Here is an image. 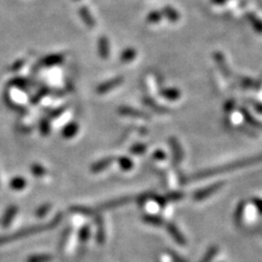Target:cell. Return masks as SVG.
Here are the masks:
<instances>
[{
	"label": "cell",
	"mask_w": 262,
	"mask_h": 262,
	"mask_svg": "<svg viewBox=\"0 0 262 262\" xmlns=\"http://www.w3.org/2000/svg\"><path fill=\"white\" fill-rule=\"evenodd\" d=\"M259 162H262V154L256 155V157H252V158L245 159V160H242V161L233 162V163L224 165L223 167H217V169H212V170H208V171H203L201 173H198L196 176L191 177V179H202V178L214 176V175L221 174V173H224V172H230V171H235V170L243 169V167H247V166L252 165V164L259 163Z\"/></svg>",
	"instance_id": "cell-1"
},
{
	"label": "cell",
	"mask_w": 262,
	"mask_h": 262,
	"mask_svg": "<svg viewBox=\"0 0 262 262\" xmlns=\"http://www.w3.org/2000/svg\"><path fill=\"white\" fill-rule=\"evenodd\" d=\"M61 217H63V215L58 214L57 216L55 217L54 221H52L51 223H48V224L27 227V228H24V230H21L19 232L12 234V235H7V236L0 237V246H1V245H3V244H5V243H8V242H13V241H16V239L31 236V235H33V234L40 233V232L46 231V230H51V228H54L56 225L58 224V223L61 220Z\"/></svg>",
	"instance_id": "cell-2"
},
{
	"label": "cell",
	"mask_w": 262,
	"mask_h": 262,
	"mask_svg": "<svg viewBox=\"0 0 262 262\" xmlns=\"http://www.w3.org/2000/svg\"><path fill=\"white\" fill-rule=\"evenodd\" d=\"M124 82V79H122L121 77H117L114 78V79H110L108 81H105L103 82L102 85H99L96 88V93L97 94H105V93H108L111 90H114L115 87H117L118 86H120L121 83Z\"/></svg>",
	"instance_id": "cell-3"
},
{
	"label": "cell",
	"mask_w": 262,
	"mask_h": 262,
	"mask_svg": "<svg viewBox=\"0 0 262 262\" xmlns=\"http://www.w3.org/2000/svg\"><path fill=\"white\" fill-rule=\"evenodd\" d=\"M222 186H223V182H216L214 183V185L201 189V190H198L196 193L193 194V199L197 200V201H200V200L208 198L209 196H211V194H213L214 192L219 190V189H221Z\"/></svg>",
	"instance_id": "cell-4"
},
{
	"label": "cell",
	"mask_w": 262,
	"mask_h": 262,
	"mask_svg": "<svg viewBox=\"0 0 262 262\" xmlns=\"http://www.w3.org/2000/svg\"><path fill=\"white\" fill-rule=\"evenodd\" d=\"M18 213V208L15 207V205H10V207L5 210V212L2 215V219H1V226L2 227H8L10 226L11 223H12L14 216Z\"/></svg>",
	"instance_id": "cell-5"
},
{
	"label": "cell",
	"mask_w": 262,
	"mask_h": 262,
	"mask_svg": "<svg viewBox=\"0 0 262 262\" xmlns=\"http://www.w3.org/2000/svg\"><path fill=\"white\" fill-rule=\"evenodd\" d=\"M130 201H131V197H122V198L111 200V201L101 204L99 205V209L101 210H109V209H113V208L120 207V205H125L127 203H129Z\"/></svg>",
	"instance_id": "cell-6"
},
{
	"label": "cell",
	"mask_w": 262,
	"mask_h": 262,
	"mask_svg": "<svg viewBox=\"0 0 262 262\" xmlns=\"http://www.w3.org/2000/svg\"><path fill=\"white\" fill-rule=\"evenodd\" d=\"M64 61V55L61 54H53L48 55L45 58L41 60V66L43 67H53L56 65H59Z\"/></svg>",
	"instance_id": "cell-7"
},
{
	"label": "cell",
	"mask_w": 262,
	"mask_h": 262,
	"mask_svg": "<svg viewBox=\"0 0 262 262\" xmlns=\"http://www.w3.org/2000/svg\"><path fill=\"white\" fill-rule=\"evenodd\" d=\"M119 113L120 115L128 116V117H135V118H146V119L150 118V116L147 115L146 113H143V111H140V110L131 108V107H127V106H122V107H120Z\"/></svg>",
	"instance_id": "cell-8"
},
{
	"label": "cell",
	"mask_w": 262,
	"mask_h": 262,
	"mask_svg": "<svg viewBox=\"0 0 262 262\" xmlns=\"http://www.w3.org/2000/svg\"><path fill=\"white\" fill-rule=\"evenodd\" d=\"M166 227H167V231H169V233L172 235V237L174 238V241L178 245H180V246H185L186 239L181 235V233L178 231V228L174 224H172V223H169V224L166 225Z\"/></svg>",
	"instance_id": "cell-9"
},
{
	"label": "cell",
	"mask_w": 262,
	"mask_h": 262,
	"mask_svg": "<svg viewBox=\"0 0 262 262\" xmlns=\"http://www.w3.org/2000/svg\"><path fill=\"white\" fill-rule=\"evenodd\" d=\"M79 14L81 16L82 21L85 22L87 27L93 29V27L95 26V20H94L92 13L90 12V10H88L87 7H81L79 9Z\"/></svg>",
	"instance_id": "cell-10"
},
{
	"label": "cell",
	"mask_w": 262,
	"mask_h": 262,
	"mask_svg": "<svg viewBox=\"0 0 262 262\" xmlns=\"http://www.w3.org/2000/svg\"><path fill=\"white\" fill-rule=\"evenodd\" d=\"M114 162L113 158H105L95 162L92 166H91V172L92 173H101L105 171L106 169H108L110 164Z\"/></svg>",
	"instance_id": "cell-11"
},
{
	"label": "cell",
	"mask_w": 262,
	"mask_h": 262,
	"mask_svg": "<svg viewBox=\"0 0 262 262\" xmlns=\"http://www.w3.org/2000/svg\"><path fill=\"white\" fill-rule=\"evenodd\" d=\"M78 131H79V125H78L76 121H71L64 128L63 132H61V136L65 139H71L77 135Z\"/></svg>",
	"instance_id": "cell-12"
},
{
	"label": "cell",
	"mask_w": 262,
	"mask_h": 262,
	"mask_svg": "<svg viewBox=\"0 0 262 262\" xmlns=\"http://www.w3.org/2000/svg\"><path fill=\"white\" fill-rule=\"evenodd\" d=\"M97 231H96V241L99 245H103L106 241V231H105V225L101 216H97L95 220Z\"/></svg>",
	"instance_id": "cell-13"
},
{
	"label": "cell",
	"mask_w": 262,
	"mask_h": 262,
	"mask_svg": "<svg viewBox=\"0 0 262 262\" xmlns=\"http://www.w3.org/2000/svg\"><path fill=\"white\" fill-rule=\"evenodd\" d=\"M97 47H98L99 56H101L103 59L108 58V56H109V42L107 40V37H105V36L99 37Z\"/></svg>",
	"instance_id": "cell-14"
},
{
	"label": "cell",
	"mask_w": 262,
	"mask_h": 262,
	"mask_svg": "<svg viewBox=\"0 0 262 262\" xmlns=\"http://www.w3.org/2000/svg\"><path fill=\"white\" fill-rule=\"evenodd\" d=\"M170 142H171V147L173 149V153H174V162L176 164H179L182 160V149L180 147V144L177 141V139L174 138H172Z\"/></svg>",
	"instance_id": "cell-15"
},
{
	"label": "cell",
	"mask_w": 262,
	"mask_h": 262,
	"mask_svg": "<svg viewBox=\"0 0 262 262\" xmlns=\"http://www.w3.org/2000/svg\"><path fill=\"white\" fill-rule=\"evenodd\" d=\"M26 185H27L26 180L23 177H20V176L14 177L13 179L10 181V188L15 191L22 190V189H24L26 187Z\"/></svg>",
	"instance_id": "cell-16"
},
{
	"label": "cell",
	"mask_w": 262,
	"mask_h": 262,
	"mask_svg": "<svg viewBox=\"0 0 262 262\" xmlns=\"http://www.w3.org/2000/svg\"><path fill=\"white\" fill-rule=\"evenodd\" d=\"M54 259L52 255L42 254V255H32L26 259V262H51Z\"/></svg>",
	"instance_id": "cell-17"
},
{
	"label": "cell",
	"mask_w": 262,
	"mask_h": 262,
	"mask_svg": "<svg viewBox=\"0 0 262 262\" xmlns=\"http://www.w3.org/2000/svg\"><path fill=\"white\" fill-rule=\"evenodd\" d=\"M136 51L133 48H128L126 51L122 52L120 56V61L121 63H130L133 59L136 58Z\"/></svg>",
	"instance_id": "cell-18"
},
{
	"label": "cell",
	"mask_w": 262,
	"mask_h": 262,
	"mask_svg": "<svg viewBox=\"0 0 262 262\" xmlns=\"http://www.w3.org/2000/svg\"><path fill=\"white\" fill-rule=\"evenodd\" d=\"M71 212H75V213H80V214H85V215H93L95 213V211L85 207V205H74V207L70 208Z\"/></svg>",
	"instance_id": "cell-19"
},
{
	"label": "cell",
	"mask_w": 262,
	"mask_h": 262,
	"mask_svg": "<svg viewBox=\"0 0 262 262\" xmlns=\"http://www.w3.org/2000/svg\"><path fill=\"white\" fill-rule=\"evenodd\" d=\"M161 94L166 98L173 99V101H174V99H178L180 96L179 91L176 90V88H166V90L162 91Z\"/></svg>",
	"instance_id": "cell-20"
},
{
	"label": "cell",
	"mask_w": 262,
	"mask_h": 262,
	"mask_svg": "<svg viewBox=\"0 0 262 262\" xmlns=\"http://www.w3.org/2000/svg\"><path fill=\"white\" fill-rule=\"evenodd\" d=\"M91 235V228L88 225L83 226L79 232V241L81 244H86Z\"/></svg>",
	"instance_id": "cell-21"
},
{
	"label": "cell",
	"mask_w": 262,
	"mask_h": 262,
	"mask_svg": "<svg viewBox=\"0 0 262 262\" xmlns=\"http://www.w3.org/2000/svg\"><path fill=\"white\" fill-rule=\"evenodd\" d=\"M31 172L35 177H44L47 173V171L45 170V167L40 165V164H33L31 166Z\"/></svg>",
	"instance_id": "cell-22"
},
{
	"label": "cell",
	"mask_w": 262,
	"mask_h": 262,
	"mask_svg": "<svg viewBox=\"0 0 262 262\" xmlns=\"http://www.w3.org/2000/svg\"><path fill=\"white\" fill-rule=\"evenodd\" d=\"M143 221L148 223V224H151L154 226H160L163 224V220H162L160 216H155V215H144Z\"/></svg>",
	"instance_id": "cell-23"
},
{
	"label": "cell",
	"mask_w": 262,
	"mask_h": 262,
	"mask_svg": "<svg viewBox=\"0 0 262 262\" xmlns=\"http://www.w3.org/2000/svg\"><path fill=\"white\" fill-rule=\"evenodd\" d=\"M118 163L120 169L122 171H130L132 167H133V163L132 161L129 158H126V157H122L118 159Z\"/></svg>",
	"instance_id": "cell-24"
},
{
	"label": "cell",
	"mask_w": 262,
	"mask_h": 262,
	"mask_svg": "<svg viewBox=\"0 0 262 262\" xmlns=\"http://www.w3.org/2000/svg\"><path fill=\"white\" fill-rule=\"evenodd\" d=\"M10 86H12L14 87H19V88H26L29 87V81L24 78H15L12 81L10 82Z\"/></svg>",
	"instance_id": "cell-25"
},
{
	"label": "cell",
	"mask_w": 262,
	"mask_h": 262,
	"mask_svg": "<svg viewBox=\"0 0 262 262\" xmlns=\"http://www.w3.org/2000/svg\"><path fill=\"white\" fill-rule=\"evenodd\" d=\"M243 114H244L245 118H246V120L248 121V124L255 126L256 128H259V129H262V124H260V122L258 120H256L254 118V117L252 115H250L246 109H243Z\"/></svg>",
	"instance_id": "cell-26"
},
{
	"label": "cell",
	"mask_w": 262,
	"mask_h": 262,
	"mask_svg": "<svg viewBox=\"0 0 262 262\" xmlns=\"http://www.w3.org/2000/svg\"><path fill=\"white\" fill-rule=\"evenodd\" d=\"M217 253V247L216 246H213V247H211L209 250H208V253L205 254L204 257L202 258V260L200 261V262H211L212 259H213L215 257V255Z\"/></svg>",
	"instance_id": "cell-27"
},
{
	"label": "cell",
	"mask_w": 262,
	"mask_h": 262,
	"mask_svg": "<svg viewBox=\"0 0 262 262\" xmlns=\"http://www.w3.org/2000/svg\"><path fill=\"white\" fill-rule=\"evenodd\" d=\"M49 93V90L47 87H42L40 91L36 93V95L32 98V103H38L43 97H45Z\"/></svg>",
	"instance_id": "cell-28"
},
{
	"label": "cell",
	"mask_w": 262,
	"mask_h": 262,
	"mask_svg": "<svg viewBox=\"0 0 262 262\" xmlns=\"http://www.w3.org/2000/svg\"><path fill=\"white\" fill-rule=\"evenodd\" d=\"M40 130L43 136H48L49 132H51V124L47 119L43 120L40 125Z\"/></svg>",
	"instance_id": "cell-29"
},
{
	"label": "cell",
	"mask_w": 262,
	"mask_h": 262,
	"mask_svg": "<svg viewBox=\"0 0 262 262\" xmlns=\"http://www.w3.org/2000/svg\"><path fill=\"white\" fill-rule=\"evenodd\" d=\"M147 150V146H144V144L142 143H139V144H136V146H133L131 149H130V153L132 154H142L146 152Z\"/></svg>",
	"instance_id": "cell-30"
},
{
	"label": "cell",
	"mask_w": 262,
	"mask_h": 262,
	"mask_svg": "<svg viewBox=\"0 0 262 262\" xmlns=\"http://www.w3.org/2000/svg\"><path fill=\"white\" fill-rule=\"evenodd\" d=\"M49 210H51V204H49V203H46V204L42 205L41 208H38V209H37L35 215H36L37 217H44V216H45V215L48 213V211H49Z\"/></svg>",
	"instance_id": "cell-31"
},
{
	"label": "cell",
	"mask_w": 262,
	"mask_h": 262,
	"mask_svg": "<svg viewBox=\"0 0 262 262\" xmlns=\"http://www.w3.org/2000/svg\"><path fill=\"white\" fill-rule=\"evenodd\" d=\"M144 102H146V104L149 106V107H151L153 110L155 111H160V113H165V111H167V109L165 108H162L160 107V106H158L157 104H155L152 99H150V98H146L144 99Z\"/></svg>",
	"instance_id": "cell-32"
},
{
	"label": "cell",
	"mask_w": 262,
	"mask_h": 262,
	"mask_svg": "<svg viewBox=\"0 0 262 262\" xmlns=\"http://www.w3.org/2000/svg\"><path fill=\"white\" fill-rule=\"evenodd\" d=\"M70 233H71V230H69V228H67V230L64 232L63 237H61V241H60V245H59L60 249H64V247L66 246L67 241H68V238L70 236Z\"/></svg>",
	"instance_id": "cell-33"
},
{
	"label": "cell",
	"mask_w": 262,
	"mask_h": 262,
	"mask_svg": "<svg viewBox=\"0 0 262 262\" xmlns=\"http://www.w3.org/2000/svg\"><path fill=\"white\" fill-rule=\"evenodd\" d=\"M65 110H66V107H60L58 109H56V110L52 111V113L49 114V118H51V119L57 118V117H59L60 115H63V113H64Z\"/></svg>",
	"instance_id": "cell-34"
},
{
	"label": "cell",
	"mask_w": 262,
	"mask_h": 262,
	"mask_svg": "<svg viewBox=\"0 0 262 262\" xmlns=\"http://www.w3.org/2000/svg\"><path fill=\"white\" fill-rule=\"evenodd\" d=\"M183 197V194L180 192H175V193H171L167 196V198H165L166 200L169 199L171 201H174V200H178V199H181Z\"/></svg>",
	"instance_id": "cell-35"
},
{
	"label": "cell",
	"mask_w": 262,
	"mask_h": 262,
	"mask_svg": "<svg viewBox=\"0 0 262 262\" xmlns=\"http://www.w3.org/2000/svg\"><path fill=\"white\" fill-rule=\"evenodd\" d=\"M160 13H158V12H152L151 14H150L149 15V18H148V21L149 22H151V23H154V22H158V21H160Z\"/></svg>",
	"instance_id": "cell-36"
},
{
	"label": "cell",
	"mask_w": 262,
	"mask_h": 262,
	"mask_svg": "<svg viewBox=\"0 0 262 262\" xmlns=\"http://www.w3.org/2000/svg\"><path fill=\"white\" fill-rule=\"evenodd\" d=\"M165 9H167L166 11H167V12L170 13V16H171L170 19H171V20H173V21H176V20H178V14H177L176 11L172 10V8H165Z\"/></svg>",
	"instance_id": "cell-37"
},
{
	"label": "cell",
	"mask_w": 262,
	"mask_h": 262,
	"mask_svg": "<svg viewBox=\"0 0 262 262\" xmlns=\"http://www.w3.org/2000/svg\"><path fill=\"white\" fill-rule=\"evenodd\" d=\"M253 201L256 204V207H257L258 210L262 213V199H260V198H255L253 200Z\"/></svg>",
	"instance_id": "cell-38"
},
{
	"label": "cell",
	"mask_w": 262,
	"mask_h": 262,
	"mask_svg": "<svg viewBox=\"0 0 262 262\" xmlns=\"http://www.w3.org/2000/svg\"><path fill=\"white\" fill-rule=\"evenodd\" d=\"M153 158L154 159H159V160H163V159H165V153L162 152V151H158V152L154 153Z\"/></svg>",
	"instance_id": "cell-39"
},
{
	"label": "cell",
	"mask_w": 262,
	"mask_h": 262,
	"mask_svg": "<svg viewBox=\"0 0 262 262\" xmlns=\"http://www.w3.org/2000/svg\"><path fill=\"white\" fill-rule=\"evenodd\" d=\"M22 66H23V60H20L19 63H15V64L12 66V70H13V71L19 70Z\"/></svg>",
	"instance_id": "cell-40"
},
{
	"label": "cell",
	"mask_w": 262,
	"mask_h": 262,
	"mask_svg": "<svg viewBox=\"0 0 262 262\" xmlns=\"http://www.w3.org/2000/svg\"><path fill=\"white\" fill-rule=\"evenodd\" d=\"M255 107L256 108H257L259 111H261V113H262V105L261 104H259V103H256V105H255Z\"/></svg>",
	"instance_id": "cell-41"
},
{
	"label": "cell",
	"mask_w": 262,
	"mask_h": 262,
	"mask_svg": "<svg viewBox=\"0 0 262 262\" xmlns=\"http://www.w3.org/2000/svg\"><path fill=\"white\" fill-rule=\"evenodd\" d=\"M74 1H79V0H74Z\"/></svg>",
	"instance_id": "cell-42"
}]
</instances>
